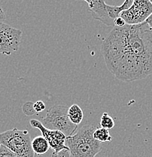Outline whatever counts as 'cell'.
<instances>
[{"instance_id":"44dd1931","label":"cell","mask_w":152,"mask_h":157,"mask_svg":"<svg viewBox=\"0 0 152 157\" xmlns=\"http://www.w3.org/2000/svg\"><path fill=\"white\" fill-rule=\"evenodd\" d=\"M151 2H152V1H151Z\"/></svg>"},{"instance_id":"277c9868","label":"cell","mask_w":152,"mask_h":157,"mask_svg":"<svg viewBox=\"0 0 152 157\" xmlns=\"http://www.w3.org/2000/svg\"><path fill=\"white\" fill-rule=\"evenodd\" d=\"M69 107L65 105H54L47 112L41 122L46 128L61 132L66 137L72 136L78 125L72 123L68 117Z\"/></svg>"},{"instance_id":"7c38bea8","label":"cell","mask_w":152,"mask_h":157,"mask_svg":"<svg viewBox=\"0 0 152 157\" xmlns=\"http://www.w3.org/2000/svg\"><path fill=\"white\" fill-rule=\"evenodd\" d=\"M100 127L103 128L107 129V130H110V129L113 128L114 127V121L113 118L109 115L108 113H103L100 119Z\"/></svg>"},{"instance_id":"9c48e42d","label":"cell","mask_w":152,"mask_h":157,"mask_svg":"<svg viewBox=\"0 0 152 157\" xmlns=\"http://www.w3.org/2000/svg\"><path fill=\"white\" fill-rule=\"evenodd\" d=\"M31 146L35 155L45 154L50 149L48 141L42 136H37L32 139Z\"/></svg>"},{"instance_id":"ba28073f","label":"cell","mask_w":152,"mask_h":157,"mask_svg":"<svg viewBox=\"0 0 152 157\" xmlns=\"http://www.w3.org/2000/svg\"><path fill=\"white\" fill-rule=\"evenodd\" d=\"M85 2L87 4V9L91 12V15L95 20L99 21L108 27H114V21L109 17L108 14L106 3L102 0L100 1H91L85 0Z\"/></svg>"},{"instance_id":"5b68a950","label":"cell","mask_w":152,"mask_h":157,"mask_svg":"<svg viewBox=\"0 0 152 157\" xmlns=\"http://www.w3.org/2000/svg\"><path fill=\"white\" fill-rule=\"evenodd\" d=\"M152 14V2L149 0H133V3L129 9L120 14L128 25H138L145 23Z\"/></svg>"},{"instance_id":"5bb4252c","label":"cell","mask_w":152,"mask_h":157,"mask_svg":"<svg viewBox=\"0 0 152 157\" xmlns=\"http://www.w3.org/2000/svg\"><path fill=\"white\" fill-rule=\"evenodd\" d=\"M0 157H17L9 149L3 145L0 146Z\"/></svg>"},{"instance_id":"7a4b0ae2","label":"cell","mask_w":152,"mask_h":157,"mask_svg":"<svg viewBox=\"0 0 152 157\" xmlns=\"http://www.w3.org/2000/svg\"><path fill=\"white\" fill-rule=\"evenodd\" d=\"M95 126L85 125L75 135L66 137V146L71 157H95L102 150L101 143L94 138Z\"/></svg>"},{"instance_id":"ac0fdd59","label":"cell","mask_w":152,"mask_h":157,"mask_svg":"<svg viewBox=\"0 0 152 157\" xmlns=\"http://www.w3.org/2000/svg\"><path fill=\"white\" fill-rule=\"evenodd\" d=\"M6 19V14H5L4 11H3L2 9L1 6H0V24H2Z\"/></svg>"},{"instance_id":"30bf717a","label":"cell","mask_w":152,"mask_h":157,"mask_svg":"<svg viewBox=\"0 0 152 157\" xmlns=\"http://www.w3.org/2000/svg\"><path fill=\"white\" fill-rule=\"evenodd\" d=\"M68 117L72 123L76 125H79L84 118L82 109L77 104H73L69 107Z\"/></svg>"},{"instance_id":"4fadbf2b","label":"cell","mask_w":152,"mask_h":157,"mask_svg":"<svg viewBox=\"0 0 152 157\" xmlns=\"http://www.w3.org/2000/svg\"><path fill=\"white\" fill-rule=\"evenodd\" d=\"M34 103L28 101V102L25 103L24 105L22 106V111L26 116H32L35 114L36 113L34 110Z\"/></svg>"},{"instance_id":"6da1fadb","label":"cell","mask_w":152,"mask_h":157,"mask_svg":"<svg viewBox=\"0 0 152 157\" xmlns=\"http://www.w3.org/2000/svg\"><path fill=\"white\" fill-rule=\"evenodd\" d=\"M101 50L108 70L120 81L134 82L152 74V29L145 22L114 27Z\"/></svg>"},{"instance_id":"ffe728a7","label":"cell","mask_w":152,"mask_h":157,"mask_svg":"<svg viewBox=\"0 0 152 157\" xmlns=\"http://www.w3.org/2000/svg\"><path fill=\"white\" fill-rule=\"evenodd\" d=\"M0 146H1V144H0Z\"/></svg>"},{"instance_id":"2e32d148","label":"cell","mask_w":152,"mask_h":157,"mask_svg":"<svg viewBox=\"0 0 152 157\" xmlns=\"http://www.w3.org/2000/svg\"><path fill=\"white\" fill-rule=\"evenodd\" d=\"M50 157H71L70 156L69 150H63L60 153H54V152Z\"/></svg>"},{"instance_id":"d6986e66","label":"cell","mask_w":152,"mask_h":157,"mask_svg":"<svg viewBox=\"0 0 152 157\" xmlns=\"http://www.w3.org/2000/svg\"><path fill=\"white\" fill-rule=\"evenodd\" d=\"M145 23H146L147 24H148V26H149L152 29V14L151 16H150L149 17H148V19L146 20V21H145Z\"/></svg>"},{"instance_id":"e0dca14e","label":"cell","mask_w":152,"mask_h":157,"mask_svg":"<svg viewBox=\"0 0 152 157\" xmlns=\"http://www.w3.org/2000/svg\"><path fill=\"white\" fill-rule=\"evenodd\" d=\"M114 27H123L126 25V22L124 21V20L122 18V17H118L117 18H116L114 21Z\"/></svg>"},{"instance_id":"3957f363","label":"cell","mask_w":152,"mask_h":157,"mask_svg":"<svg viewBox=\"0 0 152 157\" xmlns=\"http://www.w3.org/2000/svg\"><path fill=\"white\" fill-rule=\"evenodd\" d=\"M32 139L27 130L14 128L0 134V144L14 153L17 157H35L31 146Z\"/></svg>"},{"instance_id":"8992f818","label":"cell","mask_w":152,"mask_h":157,"mask_svg":"<svg viewBox=\"0 0 152 157\" xmlns=\"http://www.w3.org/2000/svg\"><path fill=\"white\" fill-rule=\"evenodd\" d=\"M22 31L9 24H0V54L10 55L18 50L22 37Z\"/></svg>"},{"instance_id":"8fae6325","label":"cell","mask_w":152,"mask_h":157,"mask_svg":"<svg viewBox=\"0 0 152 157\" xmlns=\"http://www.w3.org/2000/svg\"><path fill=\"white\" fill-rule=\"evenodd\" d=\"M94 138L100 143L110 142L113 140V137L110 135V132L107 129L103 128H97L94 132Z\"/></svg>"},{"instance_id":"9a60e30c","label":"cell","mask_w":152,"mask_h":157,"mask_svg":"<svg viewBox=\"0 0 152 157\" xmlns=\"http://www.w3.org/2000/svg\"><path fill=\"white\" fill-rule=\"evenodd\" d=\"M33 107L35 112L36 113H41L43 110H45V108H46V106H45V104L42 101H38L34 103Z\"/></svg>"},{"instance_id":"52a82bcc","label":"cell","mask_w":152,"mask_h":157,"mask_svg":"<svg viewBox=\"0 0 152 157\" xmlns=\"http://www.w3.org/2000/svg\"><path fill=\"white\" fill-rule=\"evenodd\" d=\"M29 124L32 128L40 131L42 136L48 141L49 146L53 149L54 153H60L63 150H69L68 147L66 146V136L61 132L46 128L42 122L37 119H31Z\"/></svg>"}]
</instances>
